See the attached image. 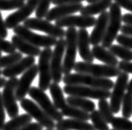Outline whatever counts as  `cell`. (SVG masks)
I'll use <instances>...</instances> for the list:
<instances>
[{"label":"cell","instance_id":"1","mask_svg":"<svg viewBox=\"0 0 132 130\" xmlns=\"http://www.w3.org/2000/svg\"><path fill=\"white\" fill-rule=\"evenodd\" d=\"M65 85H83L90 88L110 90L114 87V82L110 78H97L85 73H69L63 77Z\"/></svg>","mask_w":132,"mask_h":130},{"label":"cell","instance_id":"2","mask_svg":"<svg viewBox=\"0 0 132 130\" xmlns=\"http://www.w3.org/2000/svg\"><path fill=\"white\" fill-rule=\"evenodd\" d=\"M121 22H122V14H121L120 7L116 3H112L110 7L108 26L105 37L101 42L102 47L109 49L112 45L113 42L118 36V33L120 31Z\"/></svg>","mask_w":132,"mask_h":130},{"label":"cell","instance_id":"3","mask_svg":"<svg viewBox=\"0 0 132 130\" xmlns=\"http://www.w3.org/2000/svg\"><path fill=\"white\" fill-rule=\"evenodd\" d=\"M74 70L78 73L89 74L94 77L106 78L118 77V75L121 73L118 67L86 62H77L74 67Z\"/></svg>","mask_w":132,"mask_h":130},{"label":"cell","instance_id":"4","mask_svg":"<svg viewBox=\"0 0 132 130\" xmlns=\"http://www.w3.org/2000/svg\"><path fill=\"white\" fill-rule=\"evenodd\" d=\"M77 33L75 28H68L65 31V53L63 62V73L64 75L69 74L74 69L75 65L76 53H77Z\"/></svg>","mask_w":132,"mask_h":130},{"label":"cell","instance_id":"5","mask_svg":"<svg viewBox=\"0 0 132 130\" xmlns=\"http://www.w3.org/2000/svg\"><path fill=\"white\" fill-rule=\"evenodd\" d=\"M29 95L37 103L38 105L43 109L45 114L54 121L60 122L63 120V114L55 108L53 102H51L48 95L44 93V91L41 90L39 88L31 87L29 92Z\"/></svg>","mask_w":132,"mask_h":130},{"label":"cell","instance_id":"6","mask_svg":"<svg viewBox=\"0 0 132 130\" xmlns=\"http://www.w3.org/2000/svg\"><path fill=\"white\" fill-rule=\"evenodd\" d=\"M13 33H15V35H18L27 41L28 43L38 48L42 47L46 49V48L55 46L58 41L57 39L48 35H40V34L34 33L23 25H18L16 28L13 29Z\"/></svg>","mask_w":132,"mask_h":130},{"label":"cell","instance_id":"7","mask_svg":"<svg viewBox=\"0 0 132 130\" xmlns=\"http://www.w3.org/2000/svg\"><path fill=\"white\" fill-rule=\"evenodd\" d=\"M64 92L69 96L98 99V100L107 99L110 98L111 95L110 90L90 88L83 85H64Z\"/></svg>","mask_w":132,"mask_h":130},{"label":"cell","instance_id":"8","mask_svg":"<svg viewBox=\"0 0 132 130\" xmlns=\"http://www.w3.org/2000/svg\"><path fill=\"white\" fill-rule=\"evenodd\" d=\"M53 51L50 48L44 49L39 54V64H38V69H39V88L41 90L46 91L48 89L52 80L51 74V57Z\"/></svg>","mask_w":132,"mask_h":130},{"label":"cell","instance_id":"9","mask_svg":"<svg viewBox=\"0 0 132 130\" xmlns=\"http://www.w3.org/2000/svg\"><path fill=\"white\" fill-rule=\"evenodd\" d=\"M19 79L17 78H12L6 82L3 87L2 98L4 108L9 118H13L19 115V109L17 104V99L15 96V91L18 86Z\"/></svg>","mask_w":132,"mask_h":130},{"label":"cell","instance_id":"10","mask_svg":"<svg viewBox=\"0 0 132 130\" xmlns=\"http://www.w3.org/2000/svg\"><path fill=\"white\" fill-rule=\"evenodd\" d=\"M66 41L64 39H60L53 51L50 61L52 80L54 83H60L63 80V57L65 53Z\"/></svg>","mask_w":132,"mask_h":130},{"label":"cell","instance_id":"11","mask_svg":"<svg viewBox=\"0 0 132 130\" xmlns=\"http://www.w3.org/2000/svg\"><path fill=\"white\" fill-rule=\"evenodd\" d=\"M23 26L29 29L38 30L47 33L48 36L55 38V39H64L65 36V31L64 29L60 28L55 24H52L46 19L30 18L23 22Z\"/></svg>","mask_w":132,"mask_h":130},{"label":"cell","instance_id":"12","mask_svg":"<svg viewBox=\"0 0 132 130\" xmlns=\"http://www.w3.org/2000/svg\"><path fill=\"white\" fill-rule=\"evenodd\" d=\"M128 82H129V75L126 73L121 72L118 75L116 83H114L110 102L111 109L114 114H118L120 111L123 98L126 94Z\"/></svg>","mask_w":132,"mask_h":130},{"label":"cell","instance_id":"13","mask_svg":"<svg viewBox=\"0 0 132 130\" xmlns=\"http://www.w3.org/2000/svg\"><path fill=\"white\" fill-rule=\"evenodd\" d=\"M20 106L28 114L34 118L43 127L47 129H53L55 128L56 124L54 121L45 114L44 111L35 103L29 98H24L20 102Z\"/></svg>","mask_w":132,"mask_h":130},{"label":"cell","instance_id":"14","mask_svg":"<svg viewBox=\"0 0 132 130\" xmlns=\"http://www.w3.org/2000/svg\"><path fill=\"white\" fill-rule=\"evenodd\" d=\"M39 0H28L26 4L19 8L16 12L9 14L5 19V24L9 29H13L19 25L20 23H23L29 18V17L35 11Z\"/></svg>","mask_w":132,"mask_h":130},{"label":"cell","instance_id":"15","mask_svg":"<svg viewBox=\"0 0 132 130\" xmlns=\"http://www.w3.org/2000/svg\"><path fill=\"white\" fill-rule=\"evenodd\" d=\"M96 18L94 16H83V15H69L55 21V25L63 29L67 28H76L86 29L95 26Z\"/></svg>","mask_w":132,"mask_h":130},{"label":"cell","instance_id":"16","mask_svg":"<svg viewBox=\"0 0 132 130\" xmlns=\"http://www.w3.org/2000/svg\"><path fill=\"white\" fill-rule=\"evenodd\" d=\"M38 73H39L38 65L34 64L23 73L21 78L19 79L18 86L15 91L16 99L18 101L21 102L23 99L25 98V96L29 94L31 88V84L38 75Z\"/></svg>","mask_w":132,"mask_h":130},{"label":"cell","instance_id":"17","mask_svg":"<svg viewBox=\"0 0 132 130\" xmlns=\"http://www.w3.org/2000/svg\"><path fill=\"white\" fill-rule=\"evenodd\" d=\"M83 4L80 3H75V4H63L54 7V8L48 10L47 15L45 16L47 21H56L64 17L72 15L73 13L80 12L83 8Z\"/></svg>","mask_w":132,"mask_h":130},{"label":"cell","instance_id":"18","mask_svg":"<svg viewBox=\"0 0 132 130\" xmlns=\"http://www.w3.org/2000/svg\"><path fill=\"white\" fill-rule=\"evenodd\" d=\"M108 22L109 13L105 11L100 13L96 19V23L91 32V34L89 35L90 44H92L93 46H96L102 42L106 32L107 26H108Z\"/></svg>","mask_w":132,"mask_h":130},{"label":"cell","instance_id":"19","mask_svg":"<svg viewBox=\"0 0 132 130\" xmlns=\"http://www.w3.org/2000/svg\"><path fill=\"white\" fill-rule=\"evenodd\" d=\"M89 35L86 29H79L77 33V47L81 59L86 63H93L94 58L89 48Z\"/></svg>","mask_w":132,"mask_h":130},{"label":"cell","instance_id":"20","mask_svg":"<svg viewBox=\"0 0 132 130\" xmlns=\"http://www.w3.org/2000/svg\"><path fill=\"white\" fill-rule=\"evenodd\" d=\"M34 64H35V59H34V57L28 56L25 58H23L21 60L19 61L15 64L12 65V66L3 68V70L2 71V74L4 78H17L18 75L23 73L24 72L29 69Z\"/></svg>","mask_w":132,"mask_h":130},{"label":"cell","instance_id":"21","mask_svg":"<svg viewBox=\"0 0 132 130\" xmlns=\"http://www.w3.org/2000/svg\"><path fill=\"white\" fill-rule=\"evenodd\" d=\"M55 128L58 130H95L92 124L87 121L79 120V119H63L57 122Z\"/></svg>","mask_w":132,"mask_h":130},{"label":"cell","instance_id":"22","mask_svg":"<svg viewBox=\"0 0 132 130\" xmlns=\"http://www.w3.org/2000/svg\"><path fill=\"white\" fill-rule=\"evenodd\" d=\"M92 54L95 59L101 61L105 64L109 65L112 67H118L119 60L117 58L113 55L109 50H107L105 48L100 45L93 46L92 48Z\"/></svg>","mask_w":132,"mask_h":130},{"label":"cell","instance_id":"23","mask_svg":"<svg viewBox=\"0 0 132 130\" xmlns=\"http://www.w3.org/2000/svg\"><path fill=\"white\" fill-rule=\"evenodd\" d=\"M12 43L14 45L16 49H19L21 53H24L30 57H37L39 56L41 53V49L36 46L32 45L31 43H28L27 41L23 39L22 38L18 35H13L12 37Z\"/></svg>","mask_w":132,"mask_h":130},{"label":"cell","instance_id":"24","mask_svg":"<svg viewBox=\"0 0 132 130\" xmlns=\"http://www.w3.org/2000/svg\"><path fill=\"white\" fill-rule=\"evenodd\" d=\"M111 3H112V0H99V1L90 3L87 6H84L79 13L83 16L90 17L95 14H100L103 12L106 11L108 8H110Z\"/></svg>","mask_w":132,"mask_h":130},{"label":"cell","instance_id":"25","mask_svg":"<svg viewBox=\"0 0 132 130\" xmlns=\"http://www.w3.org/2000/svg\"><path fill=\"white\" fill-rule=\"evenodd\" d=\"M66 102H67L68 104L73 106V107L79 108L87 113H92L93 111L95 110V103L85 98L69 96L66 98Z\"/></svg>","mask_w":132,"mask_h":130},{"label":"cell","instance_id":"26","mask_svg":"<svg viewBox=\"0 0 132 130\" xmlns=\"http://www.w3.org/2000/svg\"><path fill=\"white\" fill-rule=\"evenodd\" d=\"M48 89H50V94L52 98H53V104L58 110L59 109L61 110L65 105L68 104L64 95V90L62 89L60 84L56 83H52Z\"/></svg>","mask_w":132,"mask_h":130},{"label":"cell","instance_id":"27","mask_svg":"<svg viewBox=\"0 0 132 130\" xmlns=\"http://www.w3.org/2000/svg\"><path fill=\"white\" fill-rule=\"evenodd\" d=\"M32 117L29 114H21L5 123L2 130H19L25 125L32 122Z\"/></svg>","mask_w":132,"mask_h":130},{"label":"cell","instance_id":"28","mask_svg":"<svg viewBox=\"0 0 132 130\" xmlns=\"http://www.w3.org/2000/svg\"><path fill=\"white\" fill-rule=\"evenodd\" d=\"M61 114L63 116L69 117L73 119H79V120L88 121L89 120V114L87 112H85L81 109L77 108L75 107L67 104L61 109Z\"/></svg>","mask_w":132,"mask_h":130},{"label":"cell","instance_id":"29","mask_svg":"<svg viewBox=\"0 0 132 130\" xmlns=\"http://www.w3.org/2000/svg\"><path fill=\"white\" fill-rule=\"evenodd\" d=\"M109 51L116 57L120 58L122 61L126 62H130L132 61V49H128L126 47L122 45H117V44H112L109 48Z\"/></svg>","mask_w":132,"mask_h":130},{"label":"cell","instance_id":"30","mask_svg":"<svg viewBox=\"0 0 132 130\" xmlns=\"http://www.w3.org/2000/svg\"><path fill=\"white\" fill-rule=\"evenodd\" d=\"M98 108H99L100 114H101L103 118L105 119V121L107 124H110L114 117V113L112 111V109H111L110 103L107 101L106 99L99 100Z\"/></svg>","mask_w":132,"mask_h":130},{"label":"cell","instance_id":"31","mask_svg":"<svg viewBox=\"0 0 132 130\" xmlns=\"http://www.w3.org/2000/svg\"><path fill=\"white\" fill-rule=\"evenodd\" d=\"M89 119L92 122L93 127L95 130H110L108 124L105 121L99 110H95L89 114Z\"/></svg>","mask_w":132,"mask_h":130},{"label":"cell","instance_id":"32","mask_svg":"<svg viewBox=\"0 0 132 130\" xmlns=\"http://www.w3.org/2000/svg\"><path fill=\"white\" fill-rule=\"evenodd\" d=\"M23 59V55L20 52L10 53L7 56L0 57V68H6L15 64Z\"/></svg>","mask_w":132,"mask_h":130},{"label":"cell","instance_id":"33","mask_svg":"<svg viewBox=\"0 0 132 130\" xmlns=\"http://www.w3.org/2000/svg\"><path fill=\"white\" fill-rule=\"evenodd\" d=\"M110 124L117 130H132V122L123 117H114Z\"/></svg>","mask_w":132,"mask_h":130},{"label":"cell","instance_id":"34","mask_svg":"<svg viewBox=\"0 0 132 130\" xmlns=\"http://www.w3.org/2000/svg\"><path fill=\"white\" fill-rule=\"evenodd\" d=\"M24 5V0H0V10L19 9Z\"/></svg>","mask_w":132,"mask_h":130},{"label":"cell","instance_id":"35","mask_svg":"<svg viewBox=\"0 0 132 130\" xmlns=\"http://www.w3.org/2000/svg\"><path fill=\"white\" fill-rule=\"evenodd\" d=\"M122 115L123 118H130L132 116V94L126 93L122 101Z\"/></svg>","mask_w":132,"mask_h":130},{"label":"cell","instance_id":"36","mask_svg":"<svg viewBox=\"0 0 132 130\" xmlns=\"http://www.w3.org/2000/svg\"><path fill=\"white\" fill-rule=\"evenodd\" d=\"M52 0H39V3L35 10V15L38 18H43L47 15Z\"/></svg>","mask_w":132,"mask_h":130},{"label":"cell","instance_id":"37","mask_svg":"<svg viewBox=\"0 0 132 130\" xmlns=\"http://www.w3.org/2000/svg\"><path fill=\"white\" fill-rule=\"evenodd\" d=\"M0 52H3L6 53H13L16 52V48L12 43V42L7 41L0 38Z\"/></svg>","mask_w":132,"mask_h":130},{"label":"cell","instance_id":"38","mask_svg":"<svg viewBox=\"0 0 132 130\" xmlns=\"http://www.w3.org/2000/svg\"><path fill=\"white\" fill-rule=\"evenodd\" d=\"M116 41L120 45H122L130 49H132V37H128L123 35V34H120V35L117 36Z\"/></svg>","mask_w":132,"mask_h":130},{"label":"cell","instance_id":"39","mask_svg":"<svg viewBox=\"0 0 132 130\" xmlns=\"http://www.w3.org/2000/svg\"><path fill=\"white\" fill-rule=\"evenodd\" d=\"M118 68L124 73H132V62H126V61H120L118 64Z\"/></svg>","mask_w":132,"mask_h":130},{"label":"cell","instance_id":"40","mask_svg":"<svg viewBox=\"0 0 132 130\" xmlns=\"http://www.w3.org/2000/svg\"><path fill=\"white\" fill-rule=\"evenodd\" d=\"M5 124V108L3 105L2 93L0 92V130H2Z\"/></svg>","mask_w":132,"mask_h":130},{"label":"cell","instance_id":"41","mask_svg":"<svg viewBox=\"0 0 132 130\" xmlns=\"http://www.w3.org/2000/svg\"><path fill=\"white\" fill-rule=\"evenodd\" d=\"M114 3H116L120 8L132 12V0H114Z\"/></svg>","mask_w":132,"mask_h":130},{"label":"cell","instance_id":"42","mask_svg":"<svg viewBox=\"0 0 132 130\" xmlns=\"http://www.w3.org/2000/svg\"><path fill=\"white\" fill-rule=\"evenodd\" d=\"M8 36V28L5 24V21H3L2 13H0V38L4 39Z\"/></svg>","mask_w":132,"mask_h":130},{"label":"cell","instance_id":"43","mask_svg":"<svg viewBox=\"0 0 132 130\" xmlns=\"http://www.w3.org/2000/svg\"><path fill=\"white\" fill-rule=\"evenodd\" d=\"M85 0H52V3L54 5H63V4H75V3H80Z\"/></svg>","mask_w":132,"mask_h":130},{"label":"cell","instance_id":"44","mask_svg":"<svg viewBox=\"0 0 132 130\" xmlns=\"http://www.w3.org/2000/svg\"><path fill=\"white\" fill-rule=\"evenodd\" d=\"M19 130H43V126L40 125L39 123H30Z\"/></svg>","mask_w":132,"mask_h":130},{"label":"cell","instance_id":"45","mask_svg":"<svg viewBox=\"0 0 132 130\" xmlns=\"http://www.w3.org/2000/svg\"><path fill=\"white\" fill-rule=\"evenodd\" d=\"M120 32L122 33L123 35H126L128 37H132V25L125 24L121 26Z\"/></svg>","mask_w":132,"mask_h":130},{"label":"cell","instance_id":"46","mask_svg":"<svg viewBox=\"0 0 132 130\" xmlns=\"http://www.w3.org/2000/svg\"><path fill=\"white\" fill-rule=\"evenodd\" d=\"M122 22L125 24L132 25V13H126L122 16Z\"/></svg>","mask_w":132,"mask_h":130},{"label":"cell","instance_id":"47","mask_svg":"<svg viewBox=\"0 0 132 130\" xmlns=\"http://www.w3.org/2000/svg\"><path fill=\"white\" fill-rule=\"evenodd\" d=\"M126 90H127V93H129V94H132V79H131L130 82H128Z\"/></svg>","mask_w":132,"mask_h":130},{"label":"cell","instance_id":"48","mask_svg":"<svg viewBox=\"0 0 132 130\" xmlns=\"http://www.w3.org/2000/svg\"><path fill=\"white\" fill-rule=\"evenodd\" d=\"M6 82H7V80L5 79V78H1V77H0V88L4 87Z\"/></svg>","mask_w":132,"mask_h":130},{"label":"cell","instance_id":"49","mask_svg":"<svg viewBox=\"0 0 132 130\" xmlns=\"http://www.w3.org/2000/svg\"><path fill=\"white\" fill-rule=\"evenodd\" d=\"M97 1H99V0H86V2L89 3V4L90 3H95V2H97Z\"/></svg>","mask_w":132,"mask_h":130},{"label":"cell","instance_id":"50","mask_svg":"<svg viewBox=\"0 0 132 130\" xmlns=\"http://www.w3.org/2000/svg\"><path fill=\"white\" fill-rule=\"evenodd\" d=\"M1 74H2V70L0 69V76H1Z\"/></svg>","mask_w":132,"mask_h":130},{"label":"cell","instance_id":"51","mask_svg":"<svg viewBox=\"0 0 132 130\" xmlns=\"http://www.w3.org/2000/svg\"><path fill=\"white\" fill-rule=\"evenodd\" d=\"M2 56V53L1 52H0V57H1Z\"/></svg>","mask_w":132,"mask_h":130},{"label":"cell","instance_id":"52","mask_svg":"<svg viewBox=\"0 0 132 130\" xmlns=\"http://www.w3.org/2000/svg\"><path fill=\"white\" fill-rule=\"evenodd\" d=\"M110 130H117V129H114V128H112V129H110Z\"/></svg>","mask_w":132,"mask_h":130},{"label":"cell","instance_id":"53","mask_svg":"<svg viewBox=\"0 0 132 130\" xmlns=\"http://www.w3.org/2000/svg\"><path fill=\"white\" fill-rule=\"evenodd\" d=\"M46 130H54V129H46ZM58 130V129H57Z\"/></svg>","mask_w":132,"mask_h":130}]
</instances>
